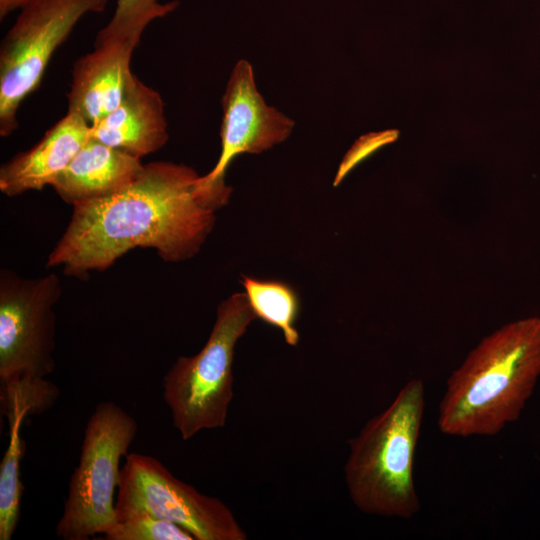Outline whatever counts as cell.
I'll list each match as a JSON object with an SVG mask.
<instances>
[{
    "mask_svg": "<svg viewBox=\"0 0 540 540\" xmlns=\"http://www.w3.org/2000/svg\"><path fill=\"white\" fill-rule=\"evenodd\" d=\"M108 540H194L190 532L168 520L144 512L117 516L116 523L104 534Z\"/></svg>",
    "mask_w": 540,
    "mask_h": 540,
    "instance_id": "cell-17",
    "label": "cell"
},
{
    "mask_svg": "<svg viewBox=\"0 0 540 540\" xmlns=\"http://www.w3.org/2000/svg\"><path fill=\"white\" fill-rule=\"evenodd\" d=\"M60 278H25L0 271V385L46 378L55 369L54 307Z\"/></svg>",
    "mask_w": 540,
    "mask_h": 540,
    "instance_id": "cell-7",
    "label": "cell"
},
{
    "mask_svg": "<svg viewBox=\"0 0 540 540\" xmlns=\"http://www.w3.org/2000/svg\"><path fill=\"white\" fill-rule=\"evenodd\" d=\"M137 429L135 418L116 403L96 405L86 423L79 463L56 525L59 538L88 540L104 535L116 523L114 496L120 480L119 464L128 454Z\"/></svg>",
    "mask_w": 540,
    "mask_h": 540,
    "instance_id": "cell-5",
    "label": "cell"
},
{
    "mask_svg": "<svg viewBox=\"0 0 540 540\" xmlns=\"http://www.w3.org/2000/svg\"><path fill=\"white\" fill-rule=\"evenodd\" d=\"M141 36L106 27L98 32L94 50L74 63L67 112L81 116L91 126L119 105Z\"/></svg>",
    "mask_w": 540,
    "mask_h": 540,
    "instance_id": "cell-10",
    "label": "cell"
},
{
    "mask_svg": "<svg viewBox=\"0 0 540 540\" xmlns=\"http://www.w3.org/2000/svg\"><path fill=\"white\" fill-rule=\"evenodd\" d=\"M221 103V153L214 168L202 176L208 186L225 184L226 170L235 157L272 148L286 140L294 127L292 119L266 104L257 90L252 66L243 59L235 64Z\"/></svg>",
    "mask_w": 540,
    "mask_h": 540,
    "instance_id": "cell-9",
    "label": "cell"
},
{
    "mask_svg": "<svg viewBox=\"0 0 540 540\" xmlns=\"http://www.w3.org/2000/svg\"><path fill=\"white\" fill-rule=\"evenodd\" d=\"M257 317L247 297L222 301L209 338L194 356H181L162 380L163 400L183 440L225 425L233 398L235 346Z\"/></svg>",
    "mask_w": 540,
    "mask_h": 540,
    "instance_id": "cell-4",
    "label": "cell"
},
{
    "mask_svg": "<svg viewBox=\"0 0 540 540\" xmlns=\"http://www.w3.org/2000/svg\"><path fill=\"white\" fill-rule=\"evenodd\" d=\"M90 138V125L67 112L32 148L0 167V191L15 197L51 186Z\"/></svg>",
    "mask_w": 540,
    "mask_h": 540,
    "instance_id": "cell-11",
    "label": "cell"
},
{
    "mask_svg": "<svg viewBox=\"0 0 540 540\" xmlns=\"http://www.w3.org/2000/svg\"><path fill=\"white\" fill-rule=\"evenodd\" d=\"M178 5V1L163 4L159 0H116L114 14L106 27L143 34L152 21L170 14Z\"/></svg>",
    "mask_w": 540,
    "mask_h": 540,
    "instance_id": "cell-18",
    "label": "cell"
},
{
    "mask_svg": "<svg viewBox=\"0 0 540 540\" xmlns=\"http://www.w3.org/2000/svg\"><path fill=\"white\" fill-rule=\"evenodd\" d=\"M540 379V316L485 336L449 376L437 425L453 437L494 436L517 421Z\"/></svg>",
    "mask_w": 540,
    "mask_h": 540,
    "instance_id": "cell-2",
    "label": "cell"
},
{
    "mask_svg": "<svg viewBox=\"0 0 540 540\" xmlns=\"http://www.w3.org/2000/svg\"><path fill=\"white\" fill-rule=\"evenodd\" d=\"M59 396V388L46 378L1 384V414L5 418L16 411L39 415L50 409Z\"/></svg>",
    "mask_w": 540,
    "mask_h": 540,
    "instance_id": "cell-16",
    "label": "cell"
},
{
    "mask_svg": "<svg viewBox=\"0 0 540 540\" xmlns=\"http://www.w3.org/2000/svg\"><path fill=\"white\" fill-rule=\"evenodd\" d=\"M144 165L141 158L90 137L51 187L73 206L123 190L137 179Z\"/></svg>",
    "mask_w": 540,
    "mask_h": 540,
    "instance_id": "cell-13",
    "label": "cell"
},
{
    "mask_svg": "<svg viewBox=\"0 0 540 540\" xmlns=\"http://www.w3.org/2000/svg\"><path fill=\"white\" fill-rule=\"evenodd\" d=\"M108 0H29L1 41L0 135L18 127L17 111L41 83L55 50L88 13L102 12Z\"/></svg>",
    "mask_w": 540,
    "mask_h": 540,
    "instance_id": "cell-6",
    "label": "cell"
},
{
    "mask_svg": "<svg viewBox=\"0 0 540 540\" xmlns=\"http://www.w3.org/2000/svg\"><path fill=\"white\" fill-rule=\"evenodd\" d=\"M424 409V383L411 379L347 441L345 483L361 512L408 520L420 511L413 472Z\"/></svg>",
    "mask_w": 540,
    "mask_h": 540,
    "instance_id": "cell-3",
    "label": "cell"
},
{
    "mask_svg": "<svg viewBox=\"0 0 540 540\" xmlns=\"http://www.w3.org/2000/svg\"><path fill=\"white\" fill-rule=\"evenodd\" d=\"M232 188L209 187L191 167L151 162L123 190L73 205L70 222L47 266L79 279L104 271L135 248H150L165 262L195 256Z\"/></svg>",
    "mask_w": 540,
    "mask_h": 540,
    "instance_id": "cell-1",
    "label": "cell"
},
{
    "mask_svg": "<svg viewBox=\"0 0 540 540\" xmlns=\"http://www.w3.org/2000/svg\"><path fill=\"white\" fill-rule=\"evenodd\" d=\"M28 417L26 412L17 411L6 418L9 442L0 463V540L12 538L20 519L24 489L20 478V462L25 449L20 432Z\"/></svg>",
    "mask_w": 540,
    "mask_h": 540,
    "instance_id": "cell-15",
    "label": "cell"
},
{
    "mask_svg": "<svg viewBox=\"0 0 540 540\" xmlns=\"http://www.w3.org/2000/svg\"><path fill=\"white\" fill-rule=\"evenodd\" d=\"M117 489L116 517L144 512L176 523L196 540L247 539L245 530L223 501L179 480L152 456L128 453Z\"/></svg>",
    "mask_w": 540,
    "mask_h": 540,
    "instance_id": "cell-8",
    "label": "cell"
},
{
    "mask_svg": "<svg viewBox=\"0 0 540 540\" xmlns=\"http://www.w3.org/2000/svg\"><path fill=\"white\" fill-rule=\"evenodd\" d=\"M29 0H0V19L3 20L9 13L21 9Z\"/></svg>",
    "mask_w": 540,
    "mask_h": 540,
    "instance_id": "cell-20",
    "label": "cell"
},
{
    "mask_svg": "<svg viewBox=\"0 0 540 540\" xmlns=\"http://www.w3.org/2000/svg\"><path fill=\"white\" fill-rule=\"evenodd\" d=\"M398 135L399 132L397 130H386L369 133L360 137L349 149L340 163L333 185L337 186L358 163L370 156L380 147L395 141L398 138Z\"/></svg>",
    "mask_w": 540,
    "mask_h": 540,
    "instance_id": "cell-19",
    "label": "cell"
},
{
    "mask_svg": "<svg viewBox=\"0 0 540 540\" xmlns=\"http://www.w3.org/2000/svg\"><path fill=\"white\" fill-rule=\"evenodd\" d=\"M90 137L142 158L168 141L161 95L133 73L119 105L90 126Z\"/></svg>",
    "mask_w": 540,
    "mask_h": 540,
    "instance_id": "cell-12",
    "label": "cell"
},
{
    "mask_svg": "<svg viewBox=\"0 0 540 540\" xmlns=\"http://www.w3.org/2000/svg\"><path fill=\"white\" fill-rule=\"evenodd\" d=\"M247 300L257 318L280 329L285 342L296 346L299 333L296 321L300 313V300L295 290L277 280H259L243 277Z\"/></svg>",
    "mask_w": 540,
    "mask_h": 540,
    "instance_id": "cell-14",
    "label": "cell"
}]
</instances>
